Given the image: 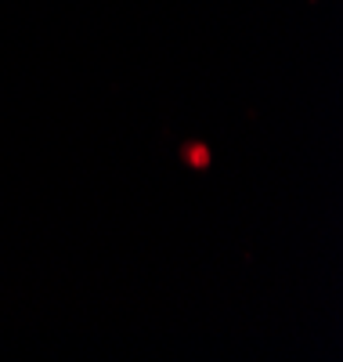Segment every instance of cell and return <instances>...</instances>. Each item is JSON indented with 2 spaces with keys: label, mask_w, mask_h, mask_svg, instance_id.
I'll use <instances>...</instances> for the list:
<instances>
[{
  "label": "cell",
  "mask_w": 343,
  "mask_h": 362,
  "mask_svg": "<svg viewBox=\"0 0 343 362\" xmlns=\"http://www.w3.org/2000/svg\"><path fill=\"white\" fill-rule=\"evenodd\" d=\"M177 163L184 170H195V174H206L213 167V148L203 141V138H188L177 145Z\"/></svg>",
  "instance_id": "6da1fadb"
}]
</instances>
